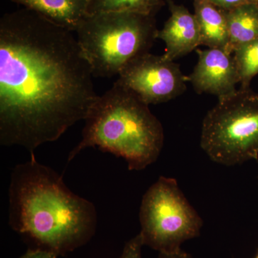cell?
Returning <instances> with one entry per match:
<instances>
[{"mask_svg": "<svg viewBox=\"0 0 258 258\" xmlns=\"http://www.w3.org/2000/svg\"><path fill=\"white\" fill-rule=\"evenodd\" d=\"M166 0H90L88 15L131 13L154 16Z\"/></svg>", "mask_w": 258, "mask_h": 258, "instance_id": "13", "label": "cell"}, {"mask_svg": "<svg viewBox=\"0 0 258 258\" xmlns=\"http://www.w3.org/2000/svg\"><path fill=\"white\" fill-rule=\"evenodd\" d=\"M170 16L164 27L158 30L157 39L165 43L164 57L174 61L187 55L201 45V34L195 14L173 0H166Z\"/></svg>", "mask_w": 258, "mask_h": 258, "instance_id": "9", "label": "cell"}, {"mask_svg": "<svg viewBox=\"0 0 258 258\" xmlns=\"http://www.w3.org/2000/svg\"><path fill=\"white\" fill-rule=\"evenodd\" d=\"M194 8L201 34V45L227 52L229 35L225 12L209 0H194Z\"/></svg>", "mask_w": 258, "mask_h": 258, "instance_id": "11", "label": "cell"}, {"mask_svg": "<svg viewBox=\"0 0 258 258\" xmlns=\"http://www.w3.org/2000/svg\"><path fill=\"white\" fill-rule=\"evenodd\" d=\"M158 258H192L182 249L173 252H161Z\"/></svg>", "mask_w": 258, "mask_h": 258, "instance_id": "18", "label": "cell"}, {"mask_svg": "<svg viewBox=\"0 0 258 258\" xmlns=\"http://www.w3.org/2000/svg\"><path fill=\"white\" fill-rule=\"evenodd\" d=\"M154 16L131 13L87 15L76 38L93 76L111 78L134 59L149 52L157 39Z\"/></svg>", "mask_w": 258, "mask_h": 258, "instance_id": "4", "label": "cell"}, {"mask_svg": "<svg viewBox=\"0 0 258 258\" xmlns=\"http://www.w3.org/2000/svg\"><path fill=\"white\" fill-rule=\"evenodd\" d=\"M254 258H258V253L256 254L255 257H254Z\"/></svg>", "mask_w": 258, "mask_h": 258, "instance_id": "19", "label": "cell"}, {"mask_svg": "<svg viewBox=\"0 0 258 258\" xmlns=\"http://www.w3.org/2000/svg\"><path fill=\"white\" fill-rule=\"evenodd\" d=\"M82 139L70 152L72 161L88 147L123 158L129 170L140 171L157 160L164 142L161 122L149 105L117 83L98 96L88 112Z\"/></svg>", "mask_w": 258, "mask_h": 258, "instance_id": "3", "label": "cell"}, {"mask_svg": "<svg viewBox=\"0 0 258 258\" xmlns=\"http://www.w3.org/2000/svg\"><path fill=\"white\" fill-rule=\"evenodd\" d=\"M144 245L143 238L139 233L125 243L120 258H142V250Z\"/></svg>", "mask_w": 258, "mask_h": 258, "instance_id": "15", "label": "cell"}, {"mask_svg": "<svg viewBox=\"0 0 258 258\" xmlns=\"http://www.w3.org/2000/svg\"><path fill=\"white\" fill-rule=\"evenodd\" d=\"M201 147L225 166L258 158V93L240 88L218 98L203 120Z\"/></svg>", "mask_w": 258, "mask_h": 258, "instance_id": "5", "label": "cell"}, {"mask_svg": "<svg viewBox=\"0 0 258 258\" xmlns=\"http://www.w3.org/2000/svg\"><path fill=\"white\" fill-rule=\"evenodd\" d=\"M57 254L50 250L38 248L29 249L21 257L19 258H57Z\"/></svg>", "mask_w": 258, "mask_h": 258, "instance_id": "17", "label": "cell"}, {"mask_svg": "<svg viewBox=\"0 0 258 258\" xmlns=\"http://www.w3.org/2000/svg\"><path fill=\"white\" fill-rule=\"evenodd\" d=\"M72 31L26 8L0 20V144L31 154L86 119L98 96Z\"/></svg>", "mask_w": 258, "mask_h": 258, "instance_id": "1", "label": "cell"}, {"mask_svg": "<svg viewBox=\"0 0 258 258\" xmlns=\"http://www.w3.org/2000/svg\"><path fill=\"white\" fill-rule=\"evenodd\" d=\"M9 224L57 255L89 241L96 232L94 205L70 190L62 176L31 159L14 168L9 186Z\"/></svg>", "mask_w": 258, "mask_h": 258, "instance_id": "2", "label": "cell"}, {"mask_svg": "<svg viewBox=\"0 0 258 258\" xmlns=\"http://www.w3.org/2000/svg\"><path fill=\"white\" fill-rule=\"evenodd\" d=\"M241 88H250L252 79L258 75V39L239 47L233 52Z\"/></svg>", "mask_w": 258, "mask_h": 258, "instance_id": "14", "label": "cell"}, {"mask_svg": "<svg viewBox=\"0 0 258 258\" xmlns=\"http://www.w3.org/2000/svg\"><path fill=\"white\" fill-rule=\"evenodd\" d=\"M198 63L188 76L198 93L215 95L218 98L236 91L240 83L238 71L233 54L220 48L197 50Z\"/></svg>", "mask_w": 258, "mask_h": 258, "instance_id": "8", "label": "cell"}, {"mask_svg": "<svg viewBox=\"0 0 258 258\" xmlns=\"http://www.w3.org/2000/svg\"><path fill=\"white\" fill-rule=\"evenodd\" d=\"M187 81L188 76L174 61L147 52L129 62L115 83L149 106L166 103L182 94Z\"/></svg>", "mask_w": 258, "mask_h": 258, "instance_id": "7", "label": "cell"}, {"mask_svg": "<svg viewBox=\"0 0 258 258\" xmlns=\"http://www.w3.org/2000/svg\"><path fill=\"white\" fill-rule=\"evenodd\" d=\"M210 3L224 11H227L242 5L258 3V0H209Z\"/></svg>", "mask_w": 258, "mask_h": 258, "instance_id": "16", "label": "cell"}, {"mask_svg": "<svg viewBox=\"0 0 258 258\" xmlns=\"http://www.w3.org/2000/svg\"><path fill=\"white\" fill-rule=\"evenodd\" d=\"M52 23L75 32L88 15L90 0H11Z\"/></svg>", "mask_w": 258, "mask_h": 258, "instance_id": "10", "label": "cell"}, {"mask_svg": "<svg viewBox=\"0 0 258 258\" xmlns=\"http://www.w3.org/2000/svg\"><path fill=\"white\" fill-rule=\"evenodd\" d=\"M224 12L228 29L229 53L233 54L239 47L258 39V3Z\"/></svg>", "mask_w": 258, "mask_h": 258, "instance_id": "12", "label": "cell"}, {"mask_svg": "<svg viewBox=\"0 0 258 258\" xmlns=\"http://www.w3.org/2000/svg\"><path fill=\"white\" fill-rule=\"evenodd\" d=\"M144 245L161 252L180 250L198 237L203 222L176 179L160 176L144 195L139 212Z\"/></svg>", "mask_w": 258, "mask_h": 258, "instance_id": "6", "label": "cell"}]
</instances>
